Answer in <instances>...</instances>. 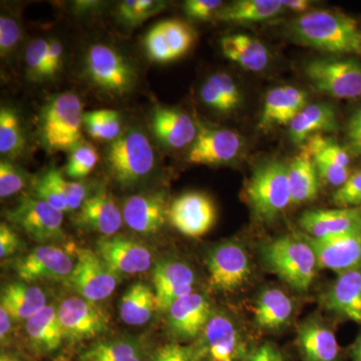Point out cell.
<instances>
[{
    "instance_id": "cell-12",
    "label": "cell",
    "mask_w": 361,
    "mask_h": 361,
    "mask_svg": "<svg viewBox=\"0 0 361 361\" xmlns=\"http://www.w3.org/2000/svg\"><path fill=\"white\" fill-rule=\"evenodd\" d=\"M77 263L68 281L87 300L97 302L113 294L118 283V275L90 249L75 248Z\"/></svg>"
},
{
    "instance_id": "cell-20",
    "label": "cell",
    "mask_w": 361,
    "mask_h": 361,
    "mask_svg": "<svg viewBox=\"0 0 361 361\" xmlns=\"http://www.w3.org/2000/svg\"><path fill=\"white\" fill-rule=\"evenodd\" d=\"M195 280L194 271L186 263L175 259L160 261L153 271L159 311L167 312L176 300L192 293Z\"/></svg>"
},
{
    "instance_id": "cell-17",
    "label": "cell",
    "mask_w": 361,
    "mask_h": 361,
    "mask_svg": "<svg viewBox=\"0 0 361 361\" xmlns=\"http://www.w3.org/2000/svg\"><path fill=\"white\" fill-rule=\"evenodd\" d=\"M198 135L192 145L187 161L196 165H222L238 157L243 147L239 134L231 130L199 126Z\"/></svg>"
},
{
    "instance_id": "cell-29",
    "label": "cell",
    "mask_w": 361,
    "mask_h": 361,
    "mask_svg": "<svg viewBox=\"0 0 361 361\" xmlns=\"http://www.w3.org/2000/svg\"><path fill=\"white\" fill-rule=\"evenodd\" d=\"M221 49L226 58L244 70L259 73L269 65L270 54L266 45L245 33H234L222 37Z\"/></svg>"
},
{
    "instance_id": "cell-27",
    "label": "cell",
    "mask_w": 361,
    "mask_h": 361,
    "mask_svg": "<svg viewBox=\"0 0 361 361\" xmlns=\"http://www.w3.org/2000/svg\"><path fill=\"white\" fill-rule=\"evenodd\" d=\"M152 129L161 145L175 149L193 144L199 130L191 116L168 108L156 109L152 116Z\"/></svg>"
},
{
    "instance_id": "cell-46",
    "label": "cell",
    "mask_w": 361,
    "mask_h": 361,
    "mask_svg": "<svg viewBox=\"0 0 361 361\" xmlns=\"http://www.w3.org/2000/svg\"><path fill=\"white\" fill-rule=\"evenodd\" d=\"M25 173L11 161H1L0 163V197L2 199L13 196L20 192L25 186Z\"/></svg>"
},
{
    "instance_id": "cell-22",
    "label": "cell",
    "mask_w": 361,
    "mask_h": 361,
    "mask_svg": "<svg viewBox=\"0 0 361 361\" xmlns=\"http://www.w3.org/2000/svg\"><path fill=\"white\" fill-rule=\"evenodd\" d=\"M166 195L161 192L130 196L123 204V218L133 231L154 234L168 218Z\"/></svg>"
},
{
    "instance_id": "cell-49",
    "label": "cell",
    "mask_w": 361,
    "mask_h": 361,
    "mask_svg": "<svg viewBox=\"0 0 361 361\" xmlns=\"http://www.w3.org/2000/svg\"><path fill=\"white\" fill-rule=\"evenodd\" d=\"M35 198L47 202L61 212H70L65 199L56 191L54 185L44 176H42L35 186Z\"/></svg>"
},
{
    "instance_id": "cell-32",
    "label": "cell",
    "mask_w": 361,
    "mask_h": 361,
    "mask_svg": "<svg viewBox=\"0 0 361 361\" xmlns=\"http://www.w3.org/2000/svg\"><path fill=\"white\" fill-rule=\"evenodd\" d=\"M144 342L135 337L104 339L90 344L78 355V361H149Z\"/></svg>"
},
{
    "instance_id": "cell-5",
    "label": "cell",
    "mask_w": 361,
    "mask_h": 361,
    "mask_svg": "<svg viewBox=\"0 0 361 361\" xmlns=\"http://www.w3.org/2000/svg\"><path fill=\"white\" fill-rule=\"evenodd\" d=\"M190 348L194 361H243L255 346L234 318L227 313L213 312Z\"/></svg>"
},
{
    "instance_id": "cell-10",
    "label": "cell",
    "mask_w": 361,
    "mask_h": 361,
    "mask_svg": "<svg viewBox=\"0 0 361 361\" xmlns=\"http://www.w3.org/2000/svg\"><path fill=\"white\" fill-rule=\"evenodd\" d=\"M6 218L39 243L58 242L65 238L63 213L35 197H25Z\"/></svg>"
},
{
    "instance_id": "cell-9",
    "label": "cell",
    "mask_w": 361,
    "mask_h": 361,
    "mask_svg": "<svg viewBox=\"0 0 361 361\" xmlns=\"http://www.w3.org/2000/svg\"><path fill=\"white\" fill-rule=\"evenodd\" d=\"M209 286L220 293H236L250 280L251 261L245 249L228 241L214 247L207 254Z\"/></svg>"
},
{
    "instance_id": "cell-31",
    "label": "cell",
    "mask_w": 361,
    "mask_h": 361,
    "mask_svg": "<svg viewBox=\"0 0 361 361\" xmlns=\"http://www.w3.org/2000/svg\"><path fill=\"white\" fill-rule=\"evenodd\" d=\"M337 130L336 113L330 104H307L289 125V137L294 144L301 145L312 135Z\"/></svg>"
},
{
    "instance_id": "cell-42",
    "label": "cell",
    "mask_w": 361,
    "mask_h": 361,
    "mask_svg": "<svg viewBox=\"0 0 361 361\" xmlns=\"http://www.w3.org/2000/svg\"><path fill=\"white\" fill-rule=\"evenodd\" d=\"M44 176L54 185L59 195L65 199L70 212L80 210V207L87 198V188L84 184L78 182H68L63 178L61 171L54 167L47 171Z\"/></svg>"
},
{
    "instance_id": "cell-14",
    "label": "cell",
    "mask_w": 361,
    "mask_h": 361,
    "mask_svg": "<svg viewBox=\"0 0 361 361\" xmlns=\"http://www.w3.org/2000/svg\"><path fill=\"white\" fill-rule=\"evenodd\" d=\"M216 215L210 197L200 192H189L178 197L169 207L168 219L185 236L198 238L210 231Z\"/></svg>"
},
{
    "instance_id": "cell-15",
    "label": "cell",
    "mask_w": 361,
    "mask_h": 361,
    "mask_svg": "<svg viewBox=\"0 0 361 361\" xmlns=\"http://www.w3.org/2000/svg\"><path fill=\"white\" fill-rule=\"evenodd\" d=\"M96 253L118 276L146 272L153 264V254L149 248L123 236L114 235L99 239Z\"/></svg>"
},
{
    "instance_id": "cell-33",
    "label": "cell",
    "mask_w": 361,
    "mask_h": 361,
    "mask_svg": "<svg viewBox=\"0 0 361 361\" xmlns=\"http://www.w3.org/2000/svg\"><path fill=\"white\" fill-rule=\"evenodd\" d=\"M16 320L27 322L47 306V297L39 287L26 282L6 285L1 292V304Z\"/></svg>"
},
{
    "instance_id": "cell-11",
    "label": "cell",
    "mask_w": 361,
    "mask_h": 361,
    "mask_svg": "<svg viewBox=\"0 0 361 361\" xmlns=\"http://www.w3.org/2000/svg\"><path fill=\"white\" fill-rule=\"evenodd\" d=\"M59 322L65 341L78 343L106 332L110 316L96 302L82 297L66 298L58 308Z\"/></svg>"
},
{
    "instance_id": "cell-47",
    "label": "cell",
    "mask_w": 361,
    "mask_h": 361,
    "mask_svg": "<svg viewBox=\"0 0 361 361\" xmlns=\"http://www.w3.org/2000/svg\"><path fill=\"white\" fill-rule=\"evenodd\" d=\"M21 39V28L18 21L11 16L0 18V54L7 58L13 54Z\"/></svg>"
},
{
    "instance_id": "cell-16",
    "label": "cell",
    "mask_w": 361,
    "mask_h": 361,
    "mask_svg": "<svg viewBox=\"0 0 361 361\" xmlns=\"http://www.w3.org/2000/svg\"><path fill=\"white\" fill-rule=\"evenodd\" d=\"M75 265L68 252L59 247L45 245L18 259L14 269L21 281L32 283L39 280H68Z\"/></svg>"
},
{
    "instance_id": "cell-21",
    "label": "cell",
    "mask_w": 361,
    "mask_h": 361,
    "mask_svg": "<svg viewBox=\"0 0 361 361\" xmlns=\"http://www.w3.org/2000/svg\"><path fill=\"white\" fill-rule=\"evenodd\" d=\"M299 225L316 239L361 231V207L305 211Z\"/></svg>"
},
{
    "instance_id": "cell-7",
    "label": "cell",
    "mask_w": 361,
    "mask_h": 361,
    "mask_svg": "<svg viewBox=\"0 0 361 361\" xmlns=\"http://www.w3.org/2000/svg\"><path fill=\"white\" fill-rule=\"evenodd\" d=\"M85 75L94 87L113 96H123L134 87L137 73L132 63L115 49L92 45L85 56Z\"/></svg>"
},
{
    "instance_id": "cell-53",
    "label": "cell",
    "mask_w": 361,
    "mask_h": 361,
    "mask_svg": "<svg viewBox=\"0 0 361 361\" xmlns=\"http://www.w3.org/2000/svg\"><path fill=\"white\" fill-rule=\"evenodd\" d=\"M21 247L18 235L6 223L0 225V257L6 259L14 255Z\"/></svg>"
},
{
    "instance_id": "cell-1",
    "label": "cell",
    "mask_w": 361,
    "mask_h": 361,
    "mask_svg": "<svg viewBox=\"0 0 361 361\" xmlns=\"http://www.w3.org/2000/svg\"><path fill=\"white\" fill-rule=\"evenodd\" d=\"M288 37L296 44L332 54H361L357 21L330 11L303 13L288 26Z\"/></svg>"
},
{
    "instance_id": "cell-40",
    "label": "cell",
    "mask_w": 361,
    "mask_h": 361,
    "mask_svg": "<svg viewBox=\"0 0 361 361\" xmlns=\"http://www.w3.org/2000/svg\"><path fill=\"white\" fill-rule=\"evenodd\" d=\"M84 125L90 137L102 141H115L121 135V118L111 110H99L84 114Z\"/></svg>"
},
{
    "instance_id": "cell-18",
    "label": "cell",
    "mask_w": 361,
    "mask_h": 361,
    "mask_svg": "<svg viewBox=\"0 0 361 361\" xmlns=\"http://www.w3.org/2000/svg\"><path fill=\"white\" fill-rule=\"evenodd\" d=\"M305 238L314 251L319 268L338 274L361 269V231L320 239L305 235Z\"/></svg>"
},
{
    "instance_id": "cell-54",
    "label": "cell",
    "mask_w": 361,
    "mask_h": 361,
    "mask_svg": "<svg viewBox=\"0 0 361 361\" xmlns=\"http://www.w3.org/2000/svg\"><path fill=\"white\" fill-rule=\"evenodd\" d=\"M243 361H287L286 355L272 342L255 346Z\"/></svg>"
},
{
    "instance_id": "cell-30",
    "label": "cell",
    "mask_w": 361,
    "mask_h": 361,
    "mask_svg": "<svg viewBox=\"0 0 361 361\" xmlns=\"http://www.w3.org/2000/svg\"><path fill=\"white\" fill-rule=\"evenodd\" d=\"M294 304L290 297L279 288L261 292L254 307V322L259 329L277 331L290 322Z\"/></svg>"
},
{
    "instance_id": "cell-50",
    "label": "cell",
    "mask_w": 361,
    "mask_h": 361,
    "mask_svg": "<svg viewBox=\"0 0 361 361\" xmlns=\"http://www.w3.org/2000/svg\"><path fill=\"white\" fill-rule=\"evenodd\" d=\"M149 361H194L190 345L168 343L154 350Z\"/></svg>"
},
{
    "instance_id": "cell-2",
    "label": "cell",
    "mask_w": 361,
    "mask_h": 361,
    "mask_svg": "<svg viewBox=\"0 0 361 361\" xmlns=\"http://www.w3.org/2000/svg\"><path fill=\"white\" fill-rule=\"evenodd\" d=\"M267 269L297 291H307L317 273V258L305 236H282L262 246Z\"/></svg>"
},
{
    "instance_id": "cell-4",
    "label": "cell",
    "mask_w": 361,
    "mask_h": 361,
    "mask_svg": "<svg viewBox=\"0 0 361 361\" xmlns=\"http://www.w3.org/2000/svg\"><path fill=\"white\" fill-rule=\"evenodd\" d=\"M106 163L118 184L133 187L154 172L156 154L147 135L141 130L132 129L111 142Z\"/></svg>"
},
{
    "instance_id": "cell-34",
    "label": "cell",
    "mask_w": 361,
    "mask_h": 361,
    "mask_svg": "<svg viewBox=\"0 0 361 361\" xmlns=\"http://www.w3.org/2000/svg\"><path fill=\"white\" fill-rule=\"evenodd\" d=\"M159 310L156 292L142 282L133 284L120 301L121 319L133 326L146 324Z\"/></svg>"
},
{
    "instance_id": "cell-51",
    "label": "cell",
    "mask_w": 361,
    "mask_h": 361,
    "mask_svg": "<svg viewBox=\"0 0 361 361\" xmlns=\"http://www.w3.org/2000/svg\"><path fill=\"white\" fill-rule=\"evenodd\" d=\"M223 2L220 0H188L185 2V13L193 20H207L219 11Z\"/></svg>"
},
{
    "instance_id": "cell-24",
    "label": "cell",
    "mask_w": 361,
    "mask_h": 361,
    "mask_svg": "<svg viewBox=\"0 0 361 361\" xmlns=\"http://www.w3.org/2000/svg\"><path fill=\"white\" fill-rule=\"evenodd\" d=\"M307 94L292 85L275 87L267 92L258 128L268 130L278 126H289L305 106Z\"/></svg>"
},
{
    "instance_id": "cell-55",
    "label": "cell",
    "mask_w": 361,
    "mask_h": 361,
    "mask_svg": "<svg viewBox=\"0 0 361 361\" xmlns=\"http://www.w3.org/2000/svg\"><path fill=\"white\" fill-rule=\"evenodd\" d=\"M63 47L58 39L49 40L47 59V77L54 78L63 66Z\"/></svg>"
},
{
    "instance_id": "cell-38",
    "label": "cell",
    "mask_w": 361,
    "mask_h": 361,
    "mask_svg": "<svg viewBox=\"0 0 361 361\" xmlns=\"http://www.w3.org/2000/svg\"><path fill=\"white\" fill-rule=\"evenodd\" d=\"M25 148V137L18 114L9 106L0 110V153L16 159Z\"/></svg>"
},
{
    "instance_id": "cell-25",
    "label": "cell",
    "mask_w": 361,
    "mask_h": 361,
    "mask_svg": "<svg viewBox=\"0 0 361 361\" xmlns=\"http://www.w3.org/2000/svg\"><path fill=\"white\" fill-rule=\"evenodd\" d=\"M123 213L104 190L87 197L78 210L75 222L85 230L104 237L114 236L123 225Z\"/></svg>"
},
{
    "instance_id": "cell-35",
    "label": "cell",
    "mask_w": 361,
    "mask_h": 361,
    "mask_svg": "<svg viewBox=\"0 0 361 361\" xmlns=\"http://www.w3.org/2000/svg\"><path fill=\"white\" fill-rule=\"evenodd\" d=\"M283 9L281 0H237L219 9L216 18L224 23H261L275 18Z\"/></svg>"
},
{
    "instance_id": "cell-26",
    "label": "cell",
    "mask_w": 361,
    "mask_h": 361,
    "mask_svg": "<svg viewBox=\"0 0 361 361\" xmlns=\"http://www.w3.org/2000/svg\"><path fill=\"white\" fill-rule=\"evenodd\" d=\"M327 310L361 325V269L348 271L322 297Z\"/></svg>"
},
{
    "instance_id": "cell-44",
    "label": "cell",
    "mask_w": 361,
    "mask_h": 361,
    "mask_svg": "<svg viewBox=\"0 0 361 361\" xmlns=\"http://www.w3.org/2000/svg\"><path fill=\"white\" fill-rule=\"evenodd\" d=\"M49 40L37 39L28 44L25 51V63L28 78L32 80H47V59Z\"/></svg>"
},
{
    "instance_id": "cell-39",
    "label": "cell",
    "mask_w": 361,
    "mask_h": 361,
    "mask_svg": "<svg viewBox=\"0 0 361 361\" xmlns=\"http://www.w3.org/2000/svg\"><path fill=\"white\" fill-rule=\"evenodd\" d=\"M304 153L313 161H326L349 168L351 158L348 149L343 148L334 139L322 134L314 135L304 142Z\"/></svg>"
},
{
    "instance_id": "cell-13",
    "label": "cell",
    "mask_w": 361,
    "mask_h": 361,
    "mask_svg": "<svg viewBox=\"0 0 361 361\" xmlns=\"http://www.w3.org/2000/svg\"><path fill=\"white\" fill-rule=\"evenodd\" d=\"M196 33L193 27L179 20L161 21L145 37L147 56L156 63L174 61L193 47Z\"/></svg>"
},
{
    "instance_id": "cell-43",
    "label": "cell",
    "mask_w": 361,
    "mask_h": 361,
    "mask_svg": "<svg viewBox=\"0 0 361 361\" xmlns=\"http://www.w3.org/2000/svg\"><path fill=\"white\" fill-rule=\"evenodd\" d=\"M99 161V154L94 147L90 144H80L77 148L71 151L68 166H66V176L73 179H82L96 167Z\"/></svg>"
},
{
    "instance_id": "cell-56",
    "label": "cell",
    "mask_w": 361,
    "mask_h": 361,
    "mask_svg": "<svg viewBox=\"0 0 361 361\" xmlns=\"http://www.w3.org/2000/svg\"><path fill=\"white\" fill-rule=\"evenodd\" d=\"M13 318L7 312L4 306L0 305V341L2 345H6L8 341L9 334L11 330V320Z\"/></svg>"
},
{
    "instance_id": "cell-6",
    "label": "cell",
    "mask_w": 361,
    "mask_h": 361,
    "mask_svg": "<svg viewBox=\"0 0 361 361\" xmlns=\"http://www.w3.org/2000/svg\"><path fill=\"white\" fill-rule=\"evenodd\" d=\"M247 196L259 219L272 222L291 205L288 184V167L272 160L261 164L252 175Z\"/></svg>"
},
{
    "instance_id": "cell-23",
    "label": "cell",
    "mask_w": 361,
    "mask_h": 361,
    "mask_svg": "<svg viewBox=\"0 0 361 361\" xmlns=\"http://www.w3.org/2000/svg\"><path fill=\"white\" fill-rule=\"evenodd\" d=\"M296 346L303 361H342L336 334L318 318H308L299 325Z\"/></svg>"
},
{
    "instance_id": "cell-52",
    "label": "cell",
    "mask_w": 361,
    "mask_h": 361,
    "mask_svg": "<svg viewBox=\"0 0 361 361\" xmlns=\"http://www.w3.org/2000/svg\"><path fill=\"white\" fill-rule=\"evenodd\" d=\"M346 139L348 151L350 156H361V106L349 118Z\"/></svg>"
},
{
    "instance_id": "cell-37",
    "label": "cell",
    "mask_w": 361,
    "mask_h": 361,
    "mask_svg": "<svg viewBox=\"0 0 361 361\" xmlns=\"http://www.w3.org/2000/svg\"><path fill=\"white\" fill-rule=\"evenodd\" d=\"M202 102L209 108L222 114L236 110L242 102V94L231 75L214 73L200 90Z\"/></svg>"
},
{
    "instance_id": "cell-41",
    "label": "cell",
    "mask_w": 361,
    "mask_h": 361,
    "mask_svg": "<svg viewBox=\"0 0 361 361\" xmlns=\"http://www.w3.org/2000/svg\"><path fill=\"white\" fill-rule=\"evenodd\" d=\"M166 4L157 0H126L118 6V14L125 25L135 26L160 13Z\"/></svg>"
},
{
    "instance_id": "cell-28",
    "label": "cell",
    "mask_w": 361,
    "mask_h": 361,
    "mask_svg": "<svg viewBox=\"0 0 361 361\" xmlns=\"http://www.w3.org/2000/svg\"><path fill=\"white\" fill-rule=\"evenodd\" d=\"M28 346L35 356L51 355L61 348L63 337L58 310L47 305L26 322Z\"/></svg>"
},
{
    "instance_id": "cell-58",
    "label": "cell",
    "mask_w": 361,
    "mask_h": 361,
    "mask_svg": "<svg viewBox=\"0 0 361 361\" xmlns=\"http://www.w3.org/2000/svg\"><path fill=\"white\" fill-rule=\"evenodd\" d=\"M351 360L353 361H361V336L358 337L357 341L353 344L351 348Z\"/></svg>"
},
{
    "instance_id": "cell-48",
    "label": "cell",
    "mask_w": 361,
    "mask_h": 361,
    "mask_svg": "<svg viewBox=\"0 0 361 361\" xmlns=\"http://www.w3.org/2000/svg\"><path fill=\"white\" fill-rule=\"evenodd\" d=\"M314 161L316 169H317L318 175L331 186L339 188L350 177L351 173L348 167L337 165V164L331 163V161Z\"/></svg>"
},
{
    "instance_id": "cell-3",
    "label": "cell",
    "mask_w": 361,
    "mask_h": 361,
    "mask_svg": "<svg viewBox=\"0 0 361 361\" xmlns=\"http://www.w3.org/2000/svg\"><path fill=\"white\" fill-rule=\"evenodd\" d=\"M84 113L80 97L71 92L51 97L42 109L39 132L47 151H73L82 144Z\"/></svg>"
},
{
    "instance_id": "cell-36",
    "label": "cell",
    "mask_w": 361,
    "mask_h": 361,
    "mask_svg": "<svg viewBox=\"0 0 361 361\" xmlns=\"http://www.w3.org/2000/svg\"><path fill=\"white\" fill-rule=\"evenodd\" d=\"M314 161L307 154H301L288 166V184L291 205L314 200L319 190V180Z\"/></svg>"
},
{
    "instance_id": "cell-45",
    "label": "cell",
    "mask_w": 361,
    "mask_h": 361,
    "mask_svg": "<svg viewBox=\"0 0 361 361\" xmlns=\"http://www.w3.org/2000/svg\"><path fill=\"white\" fill-rule=\"evenodd\" d=\"M331 199L337 208L361 207V170L353 173L342 186L337 188Z\"/></svg>"
},
{
    "instance_id": "cell-19",
    "label": "cell",
    "mask_w": 361,
    "mask_h": 361,
    "mask_svg": "<svg viewBox=\"0 0 361 361\" xmlns=\"http://www.w3.org/2000/svg\"><path fill=\"white\" fill-rule=\"evenodd\" d=\"M213 312L206 296L192 292L180 297L169 308V329L178 341H194L205 329Z\"/></svg>"
},
{
    "instance_id": "cell-57",
    "label": "cell",
    "mask_w": 361,
    "mask_h": 361,
    "mask_svg": "<svg viewBox=\"0 0 361 361\" xmlns=\"http://www.w3.org/2000/svg\"><path fill=\"white\" fill-rule=\"evenodd\" d=\"M281 2L284 8L295 13H306L311 6L310 0H281Z\"/></svg>"
},
{
    "instance_id": "cell-8",
    "label": "cell",
    "mask_w": 361,
    "mask_h": 361,
    "mask_svg": "<svg viewBox=\"0 0 361 361\" xmlns=\"http://www.w3.org/2000/svg\"><path fill=\"white\" fill-rule=\"evenodd\" d=\"M306 77L318 92L336 99L361 97V63L355 59L327 56L306 63Z\"/></svg>"
},
{
    "instance_id": "cell-59",
    "label": "cell",
    "mask_w": 361,
    "mask_h": 361,
    "mask_svg": "<svg viewBox=\"0 0 361 361\" xmlns=\"http://www.w3.org/2000/svg\"><path fill=\"white\" fill-rule=\"evenodd\" d=\"M0 361H25L20 355L16 353H8V351L2 350L1 355H0Z\"/></svg>"
}]
</instances>
